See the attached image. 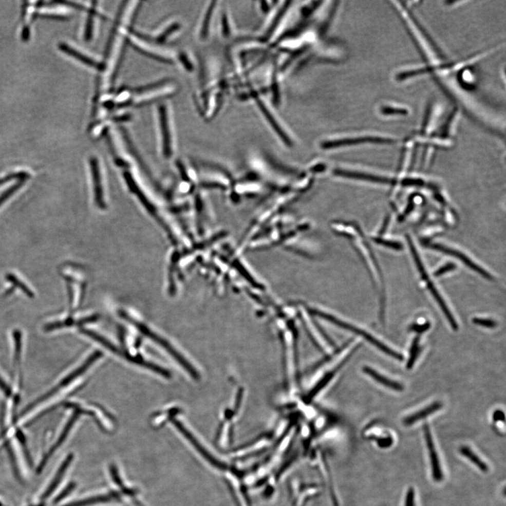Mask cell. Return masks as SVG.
I'll return each mask as SVG.
<instances>
[{"label": "cell", "instance_id": "cell-2", "mask_svg": "<svg viewBox=\"0 0 506 506\" xmlns=\"http://www.w3.org/2000/svg\"><path fill=\"white\" fill-rule=\"evenodd\" d=\"M412 253H413L414 259H415L416 264H417L418 268L419 269V272L421 273V277L423 279L425 280L426 283L427 288L432 295H433V297H434L435 301H436L437 304H438L439 306L440 307L441 309H442V312L444 313V316H446V320H447L448 323L452 328H453L454 330H457L458 329V325L457 322L454 318L453 314L451 312L449 309L446 305L444 299H443L442 296L440 295V293L436 287H435L434 284L432 283L431 280L429 279L428 274L425 272V268H424L423 264H422L421 259H420L419 257H418L417 252L414 249V247H412Z\"/></svg>", "mask_w": 506, "mask_h": 506}, {"label": "cell", "instance_id": "cell-5", "mask_svg": "<svg viewBox=\"0 0 506 506\" xmlns=\"http://www.w3.org/2000/svg\"><path fill=\"white\" fill-rule=\"evenodd\" d=\"M429 247L433 248V249L436 250L437 251L442 252L445 254H447L452 256V257H456L458 258L462 263H464L466 266L468 267L469 268L473 269V271L480 274L481 276L483 277L486 278V279L492 280L493 279L492 275L489 274L488 272L483 269L482 267L477 265L476 263H474L470 257H467L466 255L457 251V250L454 249V248L447 247V246H445L441 245V244L438 243H429L428 244Z\"/></svg>", "mask_w": 506, "mask_h": 506}, {"label": "cell", "instance_id": "cell-1", "mask_svg": "<svg viewBox=\"0 0 506 506\" xmlns=\"http://www.w3.org/2000/svg\"><path fill=\"white\" fill-rule=\"evenodd\" d=\"M158 128L161 137L163 150L165 156H171L173 153V128L171 114L166 104H160L158 108Z\"/></svg>", "mask_w": 506, "mask_h": 506}, {"label": "cell", "instance_id": "cell-18", "mask_svg": "<svg viewBox=\"0 0 506 506\" xmlns=\"http://www.w3.org/2000/svg\"><path fill=\"white\" fill-rule=\"evenodd\" d=\"M392 444V439L385 438L381 439V440H379V445L381 448L389 447V446H391Z\"/></svg>", "mask_w": 506, "mask_h": 506}, {"label": "cell", "instance_id": "cell-17", "mask_svg": "<svg viewBox=\"0 0 506 506\" xmlns=\"http://www.w3.org/2000/svg\"><path fill=\"white\" fill-rule=\"evenodd\" d=\"M429 323H426V324H424V325H413L410 327V330H413L414 332H417V333H424V332L426 331L427 330L429 329Z\"/></svg>", "mask_w": 506, "mask_h": 506}, {"label": "cell", "instance_id": "cell-11", "mask_svg": "<svg viewBox=\"0 0 506 506\" xmlns=\"http://www.w3.org/2000/svg\"><path fill=\"white\" fill-rule=\"evenodd\" d=\"M257 103H258V105L259 108H260L261 112H263V114L266 116V118H267V120H268L269 123L272 124V127L274 128L275 130L276 129V133H278V135H279L280 137H282V138L284 139V141L288 142V139L286 138L285 134H284V132L280 129V126L278 125V123L274 119V117H273L272 114H271L270 113H269L268 110L267 109L266 106H265V105L261 102V101H257Z\"/></svg>", "mask_w": 506, "mask_h": 506}, {"label": "cell", "instance_id": "cell-12", "mask_svg": "<svg viewBox=\"0 0 506 506\" xmlns=\"http://www.w3.org/2000/svg\"><path fill=\"white\" fill-rule=\"evenodd\" d=\"M213 7H210L208 10V12L205 13V18H204L203 23L202 24L201 30H200V35L201 36V38H205L207 37L210 24H211V16L212 14H213Z\"/></svg>", "mask_w": 506, "mask_h": 506}, {"label": "cell", "instance_id": "cell-19", "mask_svg": "<svg viewBox=\"0 0 506 506\" xmlns=\"http://www.w3.org/2000/svg\"><path fill=\"white\" fill-rule=\"evenodd\" d=\"M0 389L5 393L7 396H9L11 394V389L8 386H7V384L4 382L3 380L0 378Z\"/></svg>", "mask_w": 506, "mask_h": 506}, {"label": "cell", "instance_id": "cell-21", "mask_svg": "<svg viewBox=\"0 0 506 506\" xmlns=\"http://www.w3.org/2000/svg\"><path fill=\"white\" fill-rule=\"evenodd\" d=\"M323 471H324V472H326V471H327V468H326V467H324V470H323ZM324 476H325L326 477H328V475H326V473H324Z\"/></svg>", "mask_w": 506, "mask_h": 506}, {"label": "cell", "instance_id": "cell-20", "mask_svg": "<svg viewBox=\"0 0 506 506\" xmlns=\"http://www.w3.org/2000/svg\"><path fill=\"white\" fill-rule=\"evenodd\" d=\"M493 419L494 421H505V415H504L503 412L499 410H496V412H494Z\"/></svg>", "mask_w": 506, "mask_h": 506}, {"label": "cell", "instance_id": "cell-13", "mask_svg": "<svg viewBox=\"0 0 506 506\" xmlns=\"http://www.w3.org/2000/svg\"><path fill=\"white\" fill-rule=\"evenodd\" d=\"M473 322L475 325L482 326V327L488 328H494L497 326L496 322L490 318H474Z\"/></svg>", "mask_w": 506, "mask_h": 506}, {"label": "cell", "instance_id": "cell-4", "mask_svg": "<svg viewBox=\"0 0 506 506\" xmlns=\"http://www.w3.org/2000/svg\"><path fill=\"white\" fill-rule=\"evenodd\" d=\"M423 431L427 448L428 449L429 460H430L432 476L435 482H441L443 480L444 475L428 424L424 425Z\"/></svg>", "mask_w": 506, "mask_h": 506}, {"label": "cell", "instance_id": "cell-8", "mask_svg": "<svg viewBox=\"0 0 506 506\" xmlns=\"http://www.w3.org/2000/svg\"><path fill=\"white\" fill-rule=\"evenodd\" d=\"M72 458V455H70L68 457H67L66 459L65 460L64 463L62 464V466L59 467L58 473H57L56 476L54 477V478H53L51 484L49 485V488H47V491H46L45 494H43V497H42L43 499H46V498H48L49 496H50V494L52 493L53 491H54L55 488L58 486L59 482H60L61 480H62L63 475L64 474L65 471H66L67 467H68V465H69V464L70 463V461H71Z\"/></svg>", "mask_w": 506, "mask_h": 506}, {"label": "cell", "instance_id": "cell-14", "mask_svg": "<svg viewBox=\"0 0 506 506\" xmlns=\"http://www.w3.org/2000/svg\"><path fill=\"white\" fill-rule=\"evenodd\" d=\"M404 506H415V490L413 488H409L405 498Z\"/></svg>", "mask_w": 506, "mask_h": 506}, {"label": "cell", "instance_id": "cell-6", "mask_svg": "<svg viewBox=\"0 0 506 506\" xmlns=\"http://www.w3.org/2000/svg\"><path fill=\"white\" fill-rule=\"evenodd\" d=\"M442 408V403L435 402L429 405L427 407L420 410L419 411L416 412V413L405 418L404 421H403V423L406 426H410V425H414V424L418 423V421H421V420L425 419V418L428 417L432 414L436 413L437 410L441 409Z\"/></svg>", "mask_w": 506, "mask_h": 506}, {"label": "cell", "instance_id": "cell-16", "mask_svg": "<svg viewBox=\"0 0 506 506\" xmlns=\"http://www.w3.org/2000/svg\"><path fill=\"white\" fill-rule=\"evenodd\" d=\"M455 268V266L454 265H445V266L442 267V268L438 269L436 272L435 273V275L436 276H440L444 274H446V272H450V271L453 270Z\"/></svg>", "mask_w": 506, "mask_h": 506}, {"label": "cell", "instance_id": "cell-7", "mask_svg": "<svg viewBox=\"0 0 506 506\" xmlns=\"http://www.w3.org/2000/svg\"><path fill=\"white\" fill-rule=\"evenodd\" d=\"M363 370H364V373L367 374L370 378H372L374 381L378 382V383L381 384V385H384L385 387L392 389V390L397 391V392H402L404 389V387L402 384L398 383L397 381H393V380L387 379L385 376L382 375V374L379 373V372L376 371V370L373 369L372 368L365 366V367L363 368Z\"/></svg>", "mask_w": 506, "mask_h": 506}, {"label": "cell", "instance_id": "cell-10", "mask_svg": "<svg viewBox=\"0 0 506 506\" xmlns=\"http://www.w3.org/2000/svg\"><path fill=\"white\" fill-rule=\"evenodd\" d=\"M421 352V347H420V337L417 336L414 339L410 347L409 357L406 364L408 369H411L417 360L418 356Z\"/></svg>", "mask_w": 506, "mask_h": 506}, {"label": "cell", "instance_id": "cell-15", "mask_svg": "<svg viewBox=\"0 0 506 506\" xmlns=\"http://www.w3.org/2000/svg\"><path fill=\"white\" fill-rule=\"evenodd\" d=\"M73 488H74V484H72V483H71V484H70L69 486H68V488L65 489V490L63 491L62 493H61L60 494H59L58 496H57V498H55L54 503H58V502L60 501L62 499V498L66 497V496L68 495V494H69L70 492H71L72 489Z\"/></svg>", "mask_w": 506, "mask_h": 506}, {"label": "cell", "instance_id": "cell-9", "mask_svg": "<svg viewBox=\"0 0 506 506\" xmlns=\"http://www.w3.org/2000/svg\"><path fill=\"white\" fill-rule=\"evenodd\" d=\"M460 453L464 457L467 458L471 463L476 465L477 467H478L481 471L486 473L489 471L488 465L476 454H475L473 451H472L471 448L468 447V446H462L460 448Z\"/></svg>", "mask_w": 506, "mask_h": 506}, {"label": "cell", "instance_id": "cell-3", "mask_svg": "<svg viewBox=\"0 0 506 506\" xmlns=\"http://www.w3.org/2000/svg\"><path fill=\"white\" fill-rule=\"evenodd\" d=\"M324 316L327 317L328 320H331L334 324H337L341 327L345 328L349 331L352 332L357 335L362 336L364 339L366 340L368 342H369L370 344L374 345V346L377 347L382 352L385 353L388 356L392 357V358L396 359L397 360L402 361L403 360V356L400 353L396 352V351L393 350L390 347H387L385 344L382 343L381 341H379V340L376 339L375 337L373 335H370V334L367 333L365 330L360 329V328L356 327L351 325V324H347V323L341 322V321L336 320L334 317H328L324 315Z\"/></svg>", "mask_w": 506, "mask_h": 506}]
</instances>
